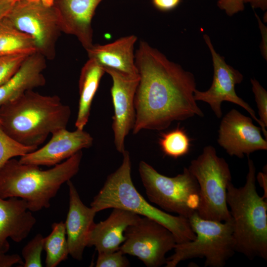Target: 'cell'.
Here are the masks:
<instances>
[{
	"label": "cell",
	"mask_w": 267,
	"mask_h": 267,
	"mask_svg": "<svg viewBox=\"0 0 267 267\" xmlns=\"http://www.w3.org/2000/svg\"><path fill=\"white\" fill-rule=\"evenodd\" d=\"M135 63L139 80L134 99V134L163 130L174 121L204 116L194 97L196 82L192 73L144 41L135 51Z\"/></svg>",
	"instance_id": "cell-1"
},
{
	"label": "cell",
	"mask_w": 267,
	"mask_h": 267,
	"mask_svg": "<svg viewBox=\"0 0 267 267\" xmlns=\"http://www.w3.org/2000/svg\"><path fill=\"white\" fill-rule=\"evenodd\" d=\"M71 114L58 96L30 90L0 106V125L18 142L38 147L49 134L66 128Z\"/></svg>",
	"instance_id": "cell-2"
},
{
	"label": "cell",
	"mask_w": 267,
	"mask_h": 267,
	"mask_svg": "<svg viewBox=\"0 0 267 267\" xmlns=\"http://www.w3.org/2000/svg\"><path fill=\"white\" fill-rule=\"evenodd\" d=\"M82 156L81 150L46 170L14 158L9 160L0 169V197L24 199L30 211L48 208L62 184L78 173Z\"/></svg>",
	"instance_id": "cell-3"
},
{
	"label": "cell",
	"mask_w": 267,
	"mask_h": 267,
	"mask_svg": "<svg viewBox=\"0 0 267 267\" xmlns=\"http://www.w3.org/2000/svg\"><path fill=\"white\" fill-rule=\"evenodd\" d=\"M248 172L245 184L227 187V204L231 216L235 252L249 259H267V202L258 193L256 168L248 159Z\"/></svg>",
	"instance_id": "cell-4"
},
{
	"label": "cell",
	"mask_w": 267,
	"mask_h": 267,
	"mask_svg": "<svg viewBox=\"0 0 267 267\" xmlns=\"http://www.w3.org/2000/svg\"><path fill=\"white\" fill-rule=\"evenodd\" d=\"M122 154L121 165L107 177L90 207L96 212L109 208H119L151 219L170 230L177 243L193 240L195 234L188 219L172 215L154 207L138 192L132 179L130 153L125 150Z\"/></svg>",
	"instance_id": "cell-5"
},
{
	"label": "cell",
	"mask_w": 267,
	"mask_h": 267,
	"mask_svg": "<svg viewBox=\"0 0 267 267\" xmlns=\"http://www.w3.org/2000/svg\"><path fill=\"white\" fill-rule=\"evenodd\" d=\"M188 220L195 237L177 243L174 253L166 259V267H175L182 261L196 258H205L206 267H223L235 252L231 220H210L197 213Z\"/></svg>",
	"instance_id": "cell-6"
},
{
	"label": "cell",
	"mask_w": 267,
	"mask_h": 267,
	"mask_svg": "<svg viewBox=\"0 0 267 267\" xmlns=\"http://www.w3.org/2000/svg\"><path fill=\"white\" fill-rule=\"evenodd\" d=\"M187 168L195 178L199 187L198 215L218 222L230 221L226 199L231 175L226 161L217 155L213 146L208 145L196 159L191 161Z\"/></svg>",
	"instance_id": "cell-7"
},
{
	"label": "cell",
	"mask_w": 267,
	"mask_h": 267,
	"mask_svg": "<svg viewBox=\"0 0 267 267\" xmlns=\"http://www.w3.org/2000/svg\"><path fill=\"white\" fill-rule=\"evenodd\" d=\"M138 171L148 199L163 210L188 219L197 213L200 200L195 178L184 168L174 177L161 174L141 161Z\"/></svg>",
	"instance_id": "cell-8"
},
{
	"label": "cell",
	"mask_w": 267,
	"mask_h": 267,
	"mask_svg": "<svg viewBox=\"0 0 267 267\" xmlns=\"http://www.w3.org/2000/svg\"><path fill=\"white\" fill-rule=\"evenodd\" d=\"M5 17L32 38L37 52L46 59L54 58L62 31L53 0H16Z\"/></svg>",
	"instance_id": "cell-9"
},
{
	"label": "cell",
	"mask_w": 267,
	"mask_h": 267,
	"mask_svg": "<svg viewBox=\"0 0 267 267\" xmlns=\"http://www.w3.org/2000/svg\"><path fill=\"white\" fill-rule=\"evenodd\" d=\"M124 235L125 240L119 250L124 254L138 258L148 267L165 265L166 254L177 244L170 230L145 217L128 226Z\"/></svg>",
	"instance_id": "cell-10"
},
{
	"label": "cell",
	"mask_w": 267,
	"mask_h": 267,
	"mask_svg": "<svg viewBox=\"0 0 267 267\" xmlns=\"http://www.w3.org/2000/svg\"><path fill=\"white\" fill-rule=\"evenodd\" d=\"M206 44L211 52L214 68L213 82L211 87L205 91L196 89L194 97L196 101L207 103L218 118H221L222 112V103L226 101L238 105L244 108L260 126L262 132L267 139V131L266 127L257 118L255 111L241 98L236 94L235 86L243 79L242 74L238 70L228 65L224 58L215 50L209 36H203Z\"/></svg>",
	"instance_id": "cell-11"
},
{
	"label": "cell",
	"mask_w": 267,
	"mask_h": 267,
	"mask_svg": "<svg viewBox=\"0 0 267 267\" xmlns=\"http://www.w3.org/2000/svg\"><path fill=\"white\" fill-rule=\"evenodd\" d=\"M261 131L251 117L232 109L221 120L218 143L228 155L242 158L256 151L267 150V141Z\"/></svg>",
	"instance_id": "cell-12"
},
{
	"label": "cell",
	"mask_w": 267,
	"mask_h": 267,
	"mask_svg": "<svg viewBox=\"0 0 267 267\" xmlns=\"http://www.w3.org/2000/svg\"><path fill=\"white\" fill-rule=\"evenodd\" d=\"M105 71L112 80L111 95L114 108L112 125L114 142L117 150L122 154L125 150V138L135 123L134 99L139 77L110 69H106Z\"/></svg>",
	"instance_id": "cell-13"
},
{
	"label": "cell",
	"mask_w": 267,
	"mask_h": 267,
	"mask_svg": "<svg viewBox=\"0 0 267 267\" xmlns=\"http://www.w3.org/2000/svg\"><path fill=\"white\" fill-rule=\"evenodd\" d=\"M93 139L84 130L69 131L66 128L51 133V138L44 146L20 157L22 164L55 166L84 148L92 146Z\"/></svg>",
	"instance_id": "cell-14"
},
{
	"label": "cell",
	"mask_w": 267,
	"mask_h": 267,
	"mask_svg": "<svg viewBox=\"0 0 267 267\" xmlns=\"http://www.w3.org/2000/svg\"><path fill=\"white\" fill-rule=\"evenodd\" d=\"M102 0H53L62 32L75 36L87 50L93 44L92 19Z\"/></svg>",
	"instance_id": "cell-15"
},
{
	"label": "cell",
	"mask_w": 267,
	"mask_h": 267,
	"mask_svg": "<svg viewBox=\"0 0 267 267\" xmlns=\"http://www.w3.org/2000/svg\"><path fill=\"white\" fill-rule=\"evenodd\" d=\"M67 184L69 188V209L64 223L69 252L73 258L81 261L97 212L83 203L70 180Z\"/></svg>",
	"instance_id": "cell-16"
},
{
	"label": "cell",
	"mask_w": 267,
	"mask_h": 267,
	"mask_svg": "<svg viewBox=\"0 0 267 267\" xmlns=\"http://www.w3.org/2000/svg\"><path fill=\"white\" fill-rule=\"evenodd\" d=\"M36 222L24 199L0 197V253L9 250L8 238L20 242L28 236Z\"/></svg>",
	"instance_id": "cell-17"
},
{
	"label": "cell",
	"mask_w": 267,
	"mask_h": 267,
	"mask_svg": "<svg viewBox=\"0 0 267 267\" xmlns=\"http://www.w3.org/2000/svg\"><path fill=\"white\" fill-rule=\"evenodd\" d=\"M140 218L139 215L128 210L113 208L105 221L94 223L88 237L87 246H94L98 253L118 250L125 240L126 229Z\"/></svg>",
	"instance_id": "cell-18"
},
{
	"label": "cell",
	"mask_w": 267,
	"mask_h": 267,
	"mask_svg": "<svg viewBox=\"0 0 267 267\" xmlns=\"http://www.w3.org/2000/svg\"><path fill=\"white\" fill-rule=\"evenodd\" d=\"M137 38L134 35L121 37L105 44H93L87 51L89 58L95 60L104 69L138 76L134 47Z\"/></svg>",
	"instance_id": "cell-19"
},
{
	"label": "cell",
	"mask_w": 267,
	"mask_h": 267,
	"mask_svg": "<svg viewBox=\"0 0 267 267\" xmlns=\"http://www.w3.org/2000/svg\"><path fill=\"white\" fill-rule=\"evenodd\" d=\"M46 58L38 52L28 55L15 73L0 86V106L22 95L26 91L44 86L43 72Z\"/></svg>",
	"instance_id": "cell-20"
},
{
	"label": "cell",
	"mask_w": 267,
	"mask_h": 267,
	"mask_svg": "<svg viewBox=\"0 0 267 267\" xmlns=\"http://www.w3.org/2000/svg\"><path fill=\"white\" fill-rule=\"evenodd\" d=\"M105 72L104 69L91 58H89L81 69L79 81L78 110L75 122L77 129L84 130L88 122L93 99Z\"/></svg>",
	"instance_id": "cell-21"
},
{
	"label": "cell",
	"mask_w": 267,
	"mask_h": 267,
	"mask_svg": "<svg viewBox=\"0 0 267 267\" xmlns=\"http://www.w3.org/2000/svg\"><path fill=\"white\" fill-rule=\"evenodd\" d=\"M35 52V43L29 35L16 29L5 17L0 21V55Z\"/></svg>",
	"instance_id": "cell-22"
},
{
	"label": "cell",
	"mask_w": 267,
	"mask_h": 267,
	"mask_svg": "<svg viewBox=\"0 0 267 267\" xmlns=\"http://www.w3.org/2000/svg\"><path fill=\"white\" fill-rule=\"evenodd\" d=\"M51 233L44 237V249L46 252V267H55L66 260L69 254L65 223L54 222Z\"/></svg>",
	"instance_id": "cell-23"
},
{
	"label": "cell",
	"mask_w": 267,
	"mask_h": 267,
	"mask_svg": "<svg viewBox=\"0 0 267 267\" xmlns=\"http://www.w3.org/2000/svg\"><path fill=\"white\" fill-rule=\"evenodd\" d=\"M159 144L165 155L175 159L187 154L191 145L190 139L185 131L179 127L162 133Z\"/></svg>",
	"instance_id": "cell-24"
},
{
	"label": "cell",
	"mask_w": 267,
	"mask_h": 267,
	"mask_svg": "<svg viewBox=\"0 0 267 267\" xmlns=\"http://www.w3.org/2000/svg\"><path fill=\"white\" fill-rule=\"evenodd\" d=\"M38 147L24 145L11 137L0 125V169L9 160L22 156Z\"/></svg>",
	"instance_id": "cell-25"
},
{
	"label": "cell",
	"mask_w": 267,
	"mask_h": 267,
	"mask_svg": "<svg viewBox=\"0 0 267 267\" xmlns=\"http://www.w3.org/2000/svg\"><path fill=\"white\" fill-rule=\"evenodd\" d=\"M44 237L37 234L22 249L23 267H41V255L44 247Z\"/></svg>",
	"instance_id": "cell-26"
},
{
	"label": "cell",
	"mask_w": 267,
	"mask_h": 267,
	"mask_svg": "<svg viewBox=\"0 0 267 267\" xmlns=\"http://www.w3.org/2000/svg\"><path fill=\"white\" fill-rule=\"evenodd\" d=\"M30 54L0 55V86L8 80Z\"/></svg>",
	"instance_id": "cell-27"
},
{
	"label": "cell",
	"mask_w": 267,
	"mask_h": 267,
	"mask_svg": "<svg viewBox=\"0 0 267 267\" xmlns=\"http://www.w3.org/2000/svg\"><path fill=\"white\" fill-rule=\"evenodd\" d=\"M120 250L98 253L96 267H127L130 266L128 259Z\"/></svg>",
	"instance_id": "cell-28"
},
{
	"label": "cell",
	"mask_w": 267,
	"mask_h": 267,
	"mask_svg": "<svg viewBox=\"0 0 267 267\" xmlns=\"http://www.w3.org/2000/svg\"><path fill=\"white\" fill-rule=\"evenodd\" d=\"M251 83L258 108L259 119L266 128L267 127V92L255 79H251Z\"/></svg>",
	"instance_id": "cell-29"
},
{
	"label": "cell",
	"mask_w": 267,
	"mask_h": 267,
	"mask_svg": "<svg viewBox=\"0 0 267 267\" xmlns=\"http://www.w3.org/2000/svg\"><path fill=\"white\" fill-rule=\"evenodd\" d=\"M245 0H219L217 5L224 10L228 16H232L244 9Z\"/></svg>",
	"instance_id": "cell-30"
},
{
	"label": "cell",
	"mask_w": 267,
	"mask_h": 267,
	"mask_svg": "<svg viewBox=\"0 0 267 267\" xmlns=\"http://www.w3.org/2000/svg\"><path fill=\"white\" fill-rule=\"evenodd\" d=\"M17 264L21 266L24 265V261L19 255H6L5 253H0V267H10Z\"/></svg>",
	"instance_id": "cell-31"
},
{
	"label": "cell",
	"mask_w": 267,
	"mask_h": 267,
	"mask_svg": "<svg viewBox=\"0 0 267 267\" xmlns=\"http://www.w3.org/2000/svg\"><path fill=\"white\" fill-rule=\"evenodd\" d=\"M180 0H152L154 6L161 11L171 10L177 7Z\"/></svg>",
	"instance_id": "cell-32"
},
{
	"label": "cell",
	"mask_w": 267,
	"mask_h": 267,
	"mask_svg": "<svg viewBox=\"0 0 267 267\" xmlns=\"http://www.w3.org/2000/svg\"><path fill=\"white\" fill-rule=\"evenodd\" d=\"M255 16L258 20L259 28L261 31L262 40L261 44V51L263 57L267 60V29L265 25L261 21L259 17L255 13Z\"/></svg>",
	"instance_id": "cell-33"
},
{
	"label": "cell",
	"mask_w": 267,
	"mask_h": 267,
	"mask_svg": "<svg viewBox=\"0 0 267 267\" xmlns=\"http://www.w3.org/2000/svg\"><path fill=\"white\" fill-rule=\"evenodd\" d=\"M16 0H0V21L7 15Z\"/></svg>",
	"instance_id": "cell-34"
},
{
	"label": "cell",
	"mask_w": 267,
	"mask_h": 267,
	"mask_svg": "<svg viewBox=\"0 0 267 267\" xmlns=\"http://www.w3.org/2000/svg\"><path fill=\"white\" fill-rule=\"evenodd\" d=\"M258 182L261 187H263L264 191V194L263 197L267 199V170H264L263 172H261L258 174L257 177Z\"/></svg>",
	"instance_id": "cell-35"
},
{
	"label": "cell",
	"mask_w": 267,
	"mask_h": 267,
	"mask_svg": "<svg viewBox=\"0 0 267 267\" xmlns=\"http://www.w3.org/2000/svg\"><path fill=\"white\" fill-rule=\"evenodd\" d=\"M245 3H250L253 8H260L265 10L267 8V0H245Z\"/></svg>",
	"instance_id": "cell-36"
}]
</instances>
